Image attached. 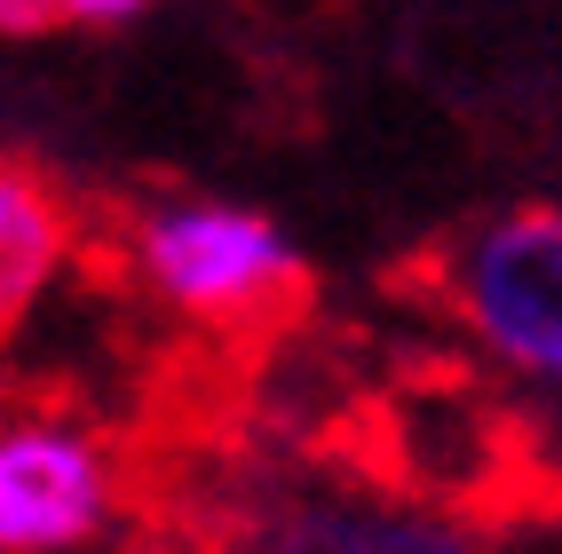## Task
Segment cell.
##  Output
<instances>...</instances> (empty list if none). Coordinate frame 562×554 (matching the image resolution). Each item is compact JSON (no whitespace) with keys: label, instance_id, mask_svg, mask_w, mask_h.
<instances>
[{"label":"cell","instance_id":"cell-5","mask_svg":"<svg viewBox=\"0 0 562 554\" xmlns=\"http://www.w3.org/2000/svg\"><path fill=\"white\" fill-rule=\"evenodd\" d=\"M71 253H80V214H71V199L32 159L0 151V349L41 317V302L71 270Z\"/></svg>","mask_w":562,"mask_h":554},{"label":"cell","instance_id":"cell-1","mask_svg":"<svg viewBox=\"0 0 562 554\" xmlns=\"http://www.w3.org/2000/svg\"><path fill=\"white\" fill-rule=\"evenodd\" d=\"M436 309L522 412H562V199L468 222L436 253Z\"/></svg>","mask_w":562,"mask_h":554},{"label":"cell","instance_id":"cell-2","mask_svg":"<svg viewBox=\"0 0 562 554\" xmlns=\"http://www.w3.org/2000/svg\"><path fill=\"white\" fill-rule=\"evenodd\" d=\"M120 253L159 309L191 317V325H222V332H254V325L285 317L310 285V253L293 246L278 214L206 199V191L135 206L120 230Z\"/></svg>","mask_w":562,"mask_h":554},{"label":"cell","instance_id":"cell-6","mask_svg":"<svg viewBox=\"0 0 562 554\" xmlns=\"http://www.w3.org/2000/svg\"><path fill=\"white\" fill-rule=\"evenodd\" d=\"M64 24V0H0V41H41Z\"/></svg>","mask_w":562,"mask_h":554},{"label":"cell","instance_id":"cell-3","mask_svg":"<svg viewBox=\"0 0 562 554\" xmlns=\"http://www.w3.org/2000/svg\"><path fill=\"white\" fill-rule=\"evenodd\" d=\"M238 554H492L483 515L412 484L293 475L238 507Z\"/></svg>","mask_w":562,"mask_h":554},{"label":"cell","instance_id":"cell-4","mask_svg":"<svg viewBox=\"0 0 562 554\" xmlns=\"http://www.w3.org/2000/svg\"><path fill=\"white\" fill-rule=\"evenodd\" d=\"M120 507V452L88 420L0 412V554H95Z\"/></svg>","mask_w":562,"mask_h":554},{"label":"cell","instance_id":"cell-7","mask_svg":"<svg viewBox=\"0 0 562 554\" xmlns=\"http://www.w3.org/2000/svg\"><path fill=\"white\" fill-rule=\"evenodd\" d=\"M151 9L159 0H64V24H135Z\"/></svg>","mask_w":562,"mask_h":554}]
</instances>
